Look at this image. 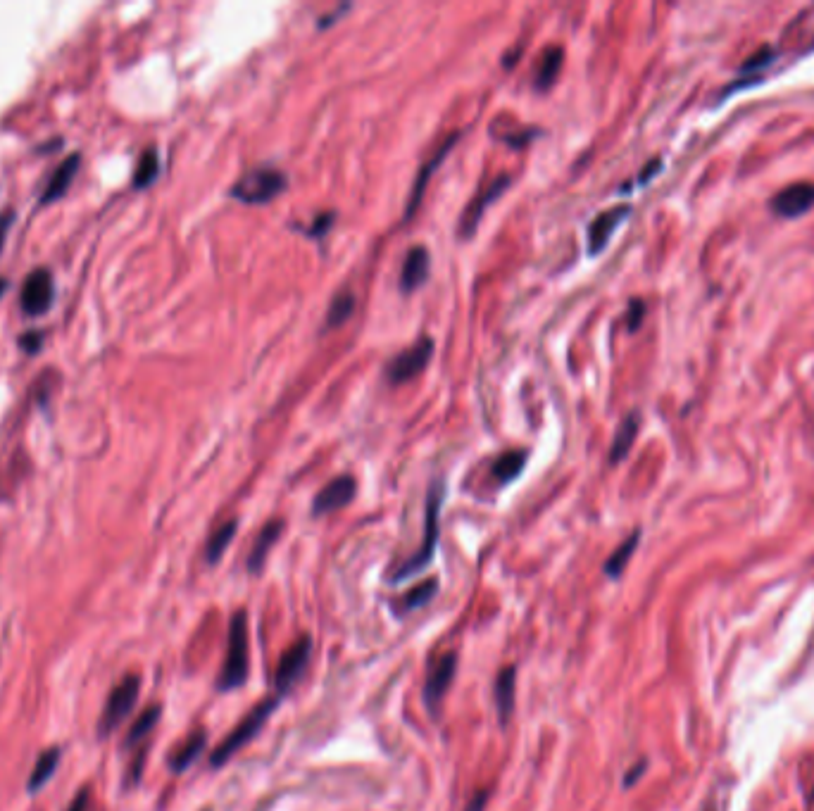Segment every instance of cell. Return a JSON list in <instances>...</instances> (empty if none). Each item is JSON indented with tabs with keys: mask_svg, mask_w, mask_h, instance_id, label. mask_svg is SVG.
Wrapping results in <instances>:
<instances>
[{
	"mask_svg": "<svg viewBox=\"0 0 814 811\" xmlns=\"http://www.w3.org/2000/svg\"><path fill=\"white\" fill-rule=\"evenodd\" d=\"M446 500V483L441 479H436L431 483L429 495H427V519H424V538L419 550L412 555L407 562L400 564V569L391 576V583H403L407 578H412L419 571H424L431 564L436 552L438 543V517H441V505Z\"/></svg>",
	"mask_w": 814,
	"mask_h": 811,
	"instance_id": "1",
	"label": "cell"
},
{
	"mask_svg": "<svg viewBox=\"0 0 814 811\" xmlns=\"http://www.w3.org/2000/svg\"><path fill=\"white\" fill-rule=\"evenodd\" d=\"M284 700V697L281 695H277V693H272L269 697H265V700L262 702H258L255 704L253 709H250V712L243 716L241 719V724L234 728V731H231L227 738L222 740V743L217 745V750L212 752V757H210V764L212 766H222V764H227L231 757H234L236 752H241L243 747H246L250 740H255V735H258L262 728H265V724L269 721V716L274 714V709L279 707V702Z\"/></svg>",
	"mask_w": 814,
	"mask_h": 811,
	"instance_id": "2",
	"label": "cell"
},
{
	"mask_svg": "<svg viewBox=\"0 0 814 811\" xmlns=\"http://www.w3.org/2000/svg\"><path fill=\"white\" fill-rule=\"evenodd\" d=\"M248 678V619L246 612H236L229 624L227 657H224L222 671H219L217 688L219 693L241 688Z\"/></svg>",
	"mask_w": 814,
	"mask_h": 811,
	"instance_id": "3",
	"label": "cell"
},
{
	"mask_svg": "<svg viewBox=\"0 0 814 811\" xmlns=\"http://www.w3.org/2000/svg\"><path fill=\"white\" fill-rule=\"evenodd\" d=\"M288 188V176L277 167L250 169L231 186L229 196L243 205H267Z\"/></svg>",
	"mask_w": 814,
	"mask_h": 811,
	"instance_id": "4",
	"label": "cell"
},
{
	"mask_svg": "<svg viewBox=\"0 0 814 811\" xmlns=\"http://www.w3.org/2000/svg\"><path fill=\"white\" fill-rule=\"evenodd\" d=\"M139 690H141L139 676H127L120 685L112 688L108 702H105V707H103V714H100V724H98L100 735L112 733L124 719H127V716L131 714V709H134L136 700H139Z\"/></svg>",
	"mask_w": 814,
	"mask_h": 811,
	"instance_id": "5",
	"label": "cell"
},
{
	"mask_svg": "<svg viewBox=\"0 0 814 811\" xmlns=\"http://www.w3.org/2000/svg\"><path fill=\"white\" fill-rule=\"evenodd\" d=\"M310 657H312L310 636L298 638L296 643L288 647V650L279 659L277 674H274V693L286 697L288 690H291L293 685L303 678L305 671H308Z\"/></svg>",
	"mask_w": 814,
	"mask_h": 811,
	"instance_id": "6",
	"label": "cell"
},
{
	"mask_svg": "<svg viewBox=\"0 0 814 811\" xmlns=\"http://www.w3.org/2000/svg\"><path fill=\"white\" fill-rule=\"evenodd\" d=\"M434 357V341L431 338H419V341L412 345L410 350H403L400 355H396L388 364L386 376L393 386H400V383L412 381L415 376H419L427 369V364Z\"/></svg>",
	"mask_w": 814,
	"mask_h": 811,
	"instance_id": "7",
	"label": "cell"
},
{
	"mask_svg": "<svg viewBox=\"0 0 814 811\" xmlns=\"http://www.w3.org/2000/svg\"><path fill=\"white\" fill-rule=\"evenodd\" d=\"M455 671H457V657L453 655V652L441 655L434 664L429 666L427 683H424V704H427V709L434 716H438V712H441V704H443V700H446V693L450 690V685H453Z\"/></svg>",
	"mask_w": 814,
	"mask_h": 811,
	"instance_id": "8",
	"label": "cell"
},
{
	"mask_svg": "<svg viewBox=\"0 0 814 811\" xmlns=\"http://www.w3.org/2000/svg\"><path fill=\"white\" fill-rule=\"evenodd\" d=\"M53 274L48 269H34L27 279H24L22 291H20V305L24 314H31V317H39V314L48 312L50 305H53Z\"/></svg>",
	"mask_w": 814,
	"mask_h": 811,
	"instance_id": "9",
	"label": "cell"
},
{
	"mask_svg": "<svg viewBox=\"0 0 814 811\" xmlns=\"http://www.w3.org/2000/svg\"><path fill=\"white\" fill-rule=\"evenodd\" d=\"M512 184V176L510 174H498L496 179L491 181L486 188H481L477 196L472 198V203L465 207V212H462V219H460V238H469L474 236V231L479 229V222L481 217H484L486 207L493 203V200H498L500 196L505 193V188Z\"/></svg>",
	"mask_w": 814,
	"mask_h": 811,
	"instance_id": "10",
	"label": "cell"
},
{
	"mask_svg": "<svg viewBox=\"0 0 814 811\" xmlns=\"http://www.w3.org/2000/svg\"><path fill=\"white\" fill-rule=\"evenodd\" d=\"M812 207H814L812 181H800V184L788 186L769 200V210H772L776 217H784V219H795V217L805 215V212H810Z\"/></svg>",
	"mask_w": 814,
	"mask_h": 811,
	"instance_id": "11",
	"label": "cell"
},
{
	"mask_svg": "<svg viewBox=\"0 0 814 811\" xmlns=\"http://www.w3.org/2000/svg\"><path fill=\"white\" fill-rule=\"evenodd\" d=\"M355 493H358V483H355L353 476L348 474L338 476V479L327 483V486L319 490L315 502H312V514H315V517H324V514L343 509L353 502Z\"/></svg>",
	"mask_w": 814,
	"mask_h": 811,
	"instance_id": "12",
	"label": "cell"
},
{
	"mask_svg": "<svg viewBox=\"0 0 814 811\" xmlns=\"http://www.w3.org/2000/svg\"><path fill=\"white\" fill-rule=\"evenodd\" d=\"M631 215L629 205H617L610 207V210L600 212V215L588 224V255H600L610 243V238L615 236L617 226L624 222L626 217Z\"/></svg>",
	"mask_w": 814,
	"mask_h": 811,
	"instance_id": "13",
	"label": "cell"
},
{
	"mask_svg": "<svg viewBox=\"0 0 814 811\" xmlns=\"http://www.w3.org/2000/svg\"><path fill=\"white\" fill-rule=\"evenodd\" d=\"M457 141H460V134H453V136H450L448 141L443 143V146L436 150L434 157H431V160L427 162V165H424L422 169H419V174H417L415 184H412V196H410V200H407V205H405V222H407V219H412V217H415V212L419 210V203H422L424 191H427V184H429V181H431V176H434V172H436V169H438V165H441V162L446 160L448 153H450V150H453V146H455Z\"/></svg>",
	"mask_w": 814,
	"mask_h": 811,
	"instance_id": "14",
	"label": "cell"
},
{
	"mask_svg": "<svg viewBox=\"0 0 814 811\" xmlns=\"http://www.w3.org/2000/svg\"><path fill=\"white\" fill-rule=\"evenodd\" d=\"M429 264L431 255L424 245H415L405 257L403 272H400V291L415 293L424 281L429 279Z\"/></svg>",
	"mask_w": 814,
	"mask_h": 811,
	"instance_id": "15",
	"label": "cell"
},
{
	"mask_svg": "<svg viewBox=\"0 0 814 811\" xmlns=\"http://www.w3.org/2000/svg\"><path fill=\"white\" fill-rule=\"evenodd\" d=\"M79 162H81V155L72 153V155H67L65 160H62L60 165L53 169V174L48 176L46 186H43V191H41V203H50V200L60 198L62 193L67 191V186H70L74 174H77Z\"/></svg>",
	"mask_w": 814,
	"mask_h": 811,
	"instance_id": "16",
	"label": "cell"
},
{
	"mask_svg": "<svg viewBox=\"0 0 814 811\" xmlns=\"http://www.w3.org/2000/svg\"><path fill=\"white\" fill-rule=\"evenodd\" d=\"M281 533H284V521L281 519H272L262 526V531L258 533V538H255V543H253V550H250V555H248V571H253L255 574V571H260L262 567H265L269 550L274 548V543L281 538Z\"/></svg>",
	"mask_w": 814,
	"mask_h": 811,
	"instance_id": "17",
	"label": "cell"
},
{
	"mask_svg": "<svg viewBox=\"0 0 814 811\" xmlns=\"http://www.w3.org/2000/svg\"><path fill=\"white\" fill-rule=\"evenodd\" d=\"M515 690H517V669L515 666H505L496 678V709L500 724H507L515 709Z\"/></svg>",
	"mask_w": 814,
	"mask_h": 811,
	"instance_id": "18",
	"label": "cell"
},
{
	"mask_svg": "<svg viewBox=\"0 0 814 811\" xmlns=\"http://www.w3.org/2000/svg\"><path fill=\"white\" fill-rule=\"evenodd\" d=\"M774 60H776V53H774L772 46H762L760 50H757V53L750 55V58L745 60V65H743L741 69H738V79L724 91V98L729 96L731 91H736V88L748 86V79H750V81L760 79V74L765 72V69H767L769 65H772Z\"/></svg>",
	"mask_w": 814,
	"mask_h": 811,
	"instance_id": "19",
	"label": "cell"
},
{
	"mask_svg": "<svg viewBox=\"0 0 814 811\" xmlns=\"http://www.w3.org/2000/svg\"><path fill=\"white\" fill-rule=\"evenodd\" d=\"M638 429H641V414H638V412L626 414V417L622 419V424H619L617 433H615V440H612V448H610V462L612 464H619L626 455H629L631 445H634V440L638 436Z\"/></svg>",
	"mask_w": 814,
	"mask_h": 811,
	"instance_id": "20",
	"label": "cell"
},
{
	"mask_svg": "<svg viewBox=\"0 0 814 811\" xmlns=\"http://www.w3.org/2000/svg\"><path fill=\"white\" fill-rule=\"evenodd\" d=\"M527 457H529V452H524V450H510V452H505V455H500L491 467L496 481L503 483V486L515 481L517 476L522 474L524 464H527Z\"/></svg>",
	"mask_w": 814,
	"mask_h": 811,
	"instance_id": "21",
	"label": "cell"
},
{
	"mask_svg": "<svg viewBox=\"0 0 814 811\" xmlns=\"http://www.w3.org/2000/svg\"><path fill=\"white\" fill-rule=\"evenodd\" d=\"M638 540H641V528H636V531L631 533V536L626 538L622 545H617V550L612 552L610 557H607V562H605V567H603L605 576L619 578V576L624 574L626 564L631 562V557H634V552H636V548H638Z\"/></svg>",
	"mask_w": 814,
	"mask_h": 811,
	"instance_id": "22",
	"label": "cell"
},
{
	"mask_svg": "<svg viewBox=\"0 0 814 811\" xmlns=\"http://www.w3.org/2000/svg\"><path fill=\"white\" fill-rule=\"evenodd\" d=\"M353 312H355V295L350 288H341V291L331 298L324 324H327V329H338V326H343L350 317H353Z\"/></svg>",
	"mask_w": 814,
	"mask_h": 811,
	"instance_id": "23",
	"label": "cell"
},
{
	"mask_svg": "<svg viewBox=\"0 0 814 811\" xmlns=\"http://www.w3.org/2000/svg\"><path fill=\"white\" fill-rule=\"evenodd\" d=\"M205 745H208V735H205L203 731H196L193 735H189V740H186V743L181 745L177 752H174L172 762H169L172 771L181 773V771L189 769V766L200 757V752L205 750Z\"/></svg>",
	"mask_w": 814,
	"mask_h": 811,
	"instance_id": "24",
	"label": "cell"
},
{
	"mask_svg": "<svg viewBox=\"0 0 814 811\" xmlns=\"http://www.w3.org/2000/svg\"><path fill=\"white\" fill-rule=\"evenodd\" d=\"M158 174H160V153L158 148L150 146L143 150L139 162H136L134 181H131V184H134L136 191H141V188H148L153 184V181L158 179Z\"/></svg>",
	"mask_w": 814,
	"mask_h": 811,
	"instance_id": "25",
	"label": "cell"
},
{
	"mask_svg": "<svg viewBox=\"0 0 814 811\" xmlns=\"http://www.w3.org/2000/svg\"><path fill=\"white\" fill-rule=\"evenodd\" d=\"M60 764V750L58 747H50L39 757V762L34 764V771H31L29 776V783H27V790L29 792H39L43 785H46L50 778H53L55 769H58Z\"/></svg>",
	"mask_w": 814,
	"mask_h": 811,
	"instance_id": "26",
	"label": "cell"
},
{
	"mask_svg": "<svg viewBox=\"0 0 814 811\" xmlns=\"http://www.w3.org/2000/svg\"><path fill=\"white\" fill-rule=\"evenodd\" d=\"M236 528H239V521L229 519L227 524H222L215 533H212L208 545H205V559H208V564H217L219 559H222V555L229 548V543L236 536Z\"/></svg>",
	"mask_w": 814,
	"mask_h": 811,
	"instance_id": "27",
	"label": "cell"
},
{
	"mask_svg": "<svg viewBox=\"0 0 814 811\" xmlns=\"http://www.w3.org/2000/svg\"><path fill=\"white\" fill-rule=\"evenodd\" d=\"M562 55H565L562 48H548L546 53H543L541 67H538L536 74V91H548V88L555 84L562 69Z\"/></svg>",
	"mask_w": 814,
	"mask_h": 811,
	"instance_id": "28",
	"label": "cell"
},
{
	"mask_svg": "<svg viewBox=\"0 0 814 811\" xmlns=\"http://www.w3.org/2000/svg\"><path fill=\"white\" fill-rule=\"evenodd\" d=\"M436 593H438V581H436V578H429V581L417 583L415 588H410L403 597H400V609H398V612H400V614L415 612V609L427 605V602H429L431 597H434Z\"/></svg>",
	"mask_w": 814,
	"mask_h": 811,
	"instance_id": "29",
	"label": "cell"
},
{
	"mask_svg": "<svg viewBox=\"0 0 814 811\" xmlns=\"http://www.w3.org/2000/svg\"><path fill=\"white\" fill-rule=\"evenodd\" d=\"M160 721V707L158 704H155V707H148L146 712H143L139 719L134 721V726H131V731H129V735H127V747H134V745H139L141 740H146L148 738V733L153 731L155 728V724H158Z\"/></svg>",
	"mask_w": 814,
	"mask_h": 811,
	"instance_id": "30",
	"label": "cell"
},
{
	"mask_svg": "<svg viewBox=\"0 0 814 811\" xmlns=\"http://www.w3.org/2000/svg\"><path fill=\"white\" fill-rule=\"evenodd\" d=\"M334 222H336L334 212H324V215H317L315 222H312L308 229H303V231L312 238H322L331 229V226H334Z\"/></svg>",
	"mask_w": 814,
	"mask_h": 811,
	"instance_id": "31",
	"label": "cell"
},
{
	"mask_svg": "<svg viewBox=\"0 0 814 811\" xmlns=\"http://www.w3.org/2000/svg\"><path fill=\"white\" fill-rule=\"evenodd\" d=\"M643 317H646V305H643V300H631L629 314H626V326H629L631 333L638 331V326H641Z\"/></svg>",
	"mask_w": 814,
	"mask_h": 811,
	"instance_id": "32",
	"label": "cell"
},
{
	"mask_svg": "<svg viewBox=\"0 0 814 811\" xmlns=\"http://www.w3.org/2000/svg\"><path fill=\"white\" fill-rule=\"evenodd\" d=\"M41 341H43V333L31 329V331H24L17 343H20V348L24 352H36V350H41Z\"/></svg>",
	"mask_w": 814,
	"mask_h": 811,
	"instance_id": "33",
	"label": "cell"
},
{
	"mask_svg": "<svg viewBox=\"0 0 814 811\" xmlns=\"http://www.w3.org/2000/svg\"><path fill=\"white\" fill-rule=\"evenodd\" d=\"M646 766H648L646 759H641V762H638L636 766H631V769L626 771V776H624V788H631V785L641 781V776H643V771H646Z\"/></svg>",
	"mask_w": 814,
	"mask_h": 811,
	"instance_id": "34",
	"label": "cell"
},
{
	"mask_svg": "<svg viewBox=\"0 0 814 811\" xmlns=\"http://www.w3.org/2000/svg\"><path fill=\"white\" fill-rule=\"evenodd\" d=\"M662 169V160L660 157H655V160H650L648 162V167H643V172H641V176H638V184H648L650 179H653V176L660 172Z\"/></svg>",
	"mask_w": 814,
	"mask_h": 811,
	"instance_id": "35",
	"label": "cell"
},
{
	"mask_svg": "<svg viewBox=\"0 0 814 811\" xmlns=\"http://www.w3.org/2000/svg\"><path fill=\"white\" fill-rule=\"evenodd\" d=\"M12 222H15V212L5 210L3 215H0V250H3V243H5V238H8Z\"/></svg>",
	"mask_w": 814,
	"mask_h": 811,
	"instance_id": "36",
	"label": "cell"
},
{
	"mask_svg": "<svg viewBox=\"0 0 814 811\" xmlns=\"http://www.w3.org/2000/svg\"><path fill=\"white\" fill-rule=\"evenodd\" d=\"M89 807H91V795H89V790H81L79 795L74 797L72 804H70V809H67V811H89Z\"/></svg>",
	"mask_w": 814,
	"mask_h": 811,
	"instance_id": "37",
	"label": "cell"
},
{
	"mask_svg": "<svg viewBox=\"0 0 814 811\" xmlns=\"http://www.w3.org/2000/svg\"><path fill=\"white\" fill-rule=\"evenodd\" d=\"M486 802H488V792H477V795L472 797V800L467 802V807H465V811H484V807H486Z\"/></svg>",
	"mask_w": 814,
	"mask_h": 811,
	"instance_id": "38",
	"label": "cell"
},
{
	"mask_svg": "<svg viewBox=\"0 0 814 811\" xmlns=\"http://www.w3.org/2000/svg\"><path fill=\"white\" fill-rule=\"evenodd\" d=\"M5 288H8V279H0V295L5 293Z\"/></svg>",
	"mask_w": 814,
	"mask_h": 811,
	"instance_id": "39",
	"label": "cell"
},
{
	"mask_svg": "<svg viewBox=\"0 0 814 811\" xmlns=\"http://www.w3.org/2000/svg\"><path fill=\"white\" fill-rule=\"evenodd\" d=\"M812 797H814V790H812Z\"/></svg>",
	"mask_w": 814,
	"mask_h": 811,
	"instance_id": "40",
	"label": "cell"
}]
</instances>
